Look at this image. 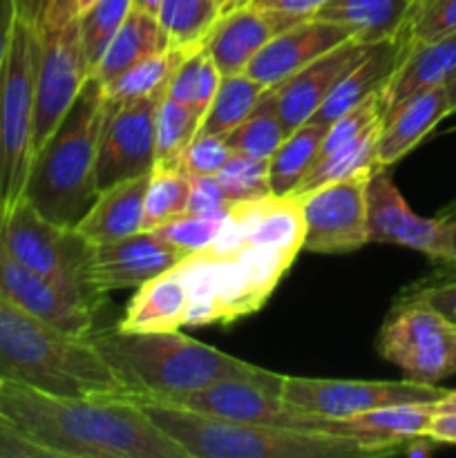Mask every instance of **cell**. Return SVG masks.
Returning a JSON list of instances; mask_svg holds the SVG:
<instances>
[{"label":"cell","mask_w":456,"mask_h":458,"mask_svg":"<svg viewBox=\"0 0 456 458\" xmlns=\"http://www.w3.org/2000/svg\"><path fill=\"white\" fill-rule=\"evenodd\" d=\"M0 414L49 458H188L125 396H63L0 380Z\"/></svg>","instance_id":"1"},{"label":"cell","mask_w":456,"mask_h":458,"mask_svg":"<svg viewBox=\"0 0 456 458\" xmlns=\"http://www.w3.org/2000/svg\"><path fill=\"white\" fill-rule=\"evenodd\" d=\"M88 338L130 394L139 396L173 401L222 380H250L280 389V374L228 356L179 329L137 334L114 327L94 329Z\"/></svg>","instance_id":"2"},{"label":"cell","mask_w":456,"mask_h":458,"mask_svg":"<svg viewBox=\"0 0 456 458\" xmlns=\"http://www.w3.org/2000/svg\"><path fill=\"white\" fill-rule=\"evenodd\" d=\"M0 380L63 396H125L130 389L89 338L72 335L0 295Z\"/></svg>","instance_id":"3"},{"label":"cell","mask_w":456,"mask_h":458,"mask_svg":"<svg viewBox=\"0 0 456 458\" xmlns=\"http://www.w3.org/2000/svg\"><path fill=\"white\" fill-rule=\"evenodd\" d=\"M188 458H362L380 456L358 438L298 432L201 414L159 398L128 394Z\"/></svg>","instance_id":"4"},{"label":"cell","mask_w":456,"mask_h":458,"mask_svg":"<svg viewBox=\"0 0 456 458\" xmlns=\"http://www.w3.org/2000/svg\"><path fill=\"white\" fill-rule=\"evenodd\" d=\"M106 106V88L89 74L58 128L31 159L22 197L63 226H76L98 195L97 155Z\"/></svg>","instance_id":"5"},{"label":"cell","mask_w":456,"mask_h":458,"mask_svg":"<svg viewBox=\"0 0 456 458\" xmlns=\"http://www.w3.org/2000/svg\"><path fill=\"white\" fill-rule=\"evenodd\" d=\"M293 259L241 244L228 253L199 250L177 264L188 289L186 327L228 325L253 316L277 289Z\"/></svg>","instance_id":"6"},{"label":"cell","mask_w":456,"mask_h":458,"mask_svg":"<svg viewBox=\"0 0 456 458\" xmlns=\"http://www.w3.org/2000/svg\"><path fill=\"white\" fill-rule=\"evenodd\" d=\"M13 7L31 18L38 36L31 139V150L36 155L67 114L88 81L89 70L80 43V12L76 0H13Z\"/></svg>","instance_id":"7"},{"label":"cell","mask_w":456,"mask_h":458,"mask_svg":"<svg viewBox=\"0 0 456 458\" xmlns=\"http://www.w3.org/2000/svg\"><path fill=\"white\" fill-rule=\"evenodd\" d=\"M38 36L31 18L16 12L0 70V217L25 195L34 139Z\"/></svg>","instance_id":"8"},{"label":"cell","mask_w":456,"mask_h":458,"mask_svg":"<svg viewBox=\"0 0 456 458\" xmlns=\"http://www.w3.org/2000/svg\"><path fill=\"white\" fill-rule=\"evenodd\" d=\"M0 244L92 311L106 300L92 282V242L76 226H63L40 215L25 197L0 217Z\"/></svg>","instance_id":"9"},{"label":"cell","mask_w":456,"mask_h":458,"mask_svg":"<svg viewBox=\"0 0 456 458\" xmlns=\"http://www.w3.org/2000/svg\"><path fill=\"white\" fill-rule=\"evenodd\" d=\"M376 349L416 383L438 385L456 374V325L407 291L384 318Z\"/></svg>","instance_id":"10"},{"label":"cell","mask_w":456,"mask_h":458,"mask_svg":"<svg viewBox=\"0 0 456 458\" xmlns=\"http://www.w3.org/2000/svg\"><path fill=\"white\" fill-rule=\"evenodd\" d=\"M447 389L416 380H334L282 376L286 403L326 419H351L365 411L401 403H438Z\"/></svg>","instance_id":"11"},{"label":"cell","mask_w":456,"mask_h":458,"mask_svg":"<svg viewBox=\"0 0 456 458\" xmlns=\"http://www.w3.org/2000/svg\"><path fill=\"white\" fill-rule=\"evenodd\" d=\"M164 97L165 89L134 101H107L97 155L98 191L155 170V119Z\"/></svg>","instance_id":"12"},{"label":"cell","mask_w":456,"mask_h":458,"mask_svg":"<svg viewBox=\"0 0 456 458\" xmlns=\"http://www.w3.org/2000/svg\"><path fill=\"white\" fill-rule=\"evenodd\" d=\"M374 173L329 182L300 197L304 215L302 250L342 255L369 244L367 183Z\"/></svg>","instance_id":"13"},{"label":"cell","mask_w":456,"mask_h":458,"mask_svg":"<svg viewBox=\"0 0 456 458\" xmlns=\"http://www.w3.org/2000/svg\"><path fill=\"white\" fill-rule=\"evenodd\" d=\"M369 242L392 244L427 255L432 262L456 268V250L438 217H420L393 183L389 168L376 170L367 183Z\"/></svg>","instance_id":"14"},{"label":"cell","mask_w":456,"mask_h":458,"mask_svg":"<svg viewBox=\"0 0 456 458\" xmlns=\"http://www.w3.org/2000/svg\"><path fill=\"white\" fill-rule=\"evenodd\" d=\"M241 244L273 250L295 262L304 246V215L300 197L266 195L232 204L222 233L208 250L228 253Z\"/></svg>","instance_id":"15"},{"label":"cell","mask_w":456,"mask_h":458,"mask_svg":"<svg viewBox=\"0 0 456 458\" xmlns=\"http://www.w3.org/2000/svg\"><path fill=\"white\" fill-rule=\"evenodd\" d=\"M369 49L371 45L367 43H358L353 38L344 40L280 85L266 89V98L275 107L286 132L291 134L295 128L308 123L344 72L351 70Z\"/></svg>","instance_id":"16"},{"label":"cell","mask_w":456,"mask_h":458,"mask_svg":"<svg viewBox=\"0 0 456 458\" xmlns=\"http://www.w3.org/2000/svg\"><path fill=\"white\" fill-rule=\"evenodd\" d=\"M0 295L72 335L88 338L94 331L97 311L67 295L61 286L45 276L18 262L3 244H0Z\"/></svg>","instance_id":"17"},{"label":"cell","mask_w":456,"mask_h":458,"mask_svg":"<svg viewBox=\"0 0 456 458\" xmlns=\"http://www.w3.org/2000/svg\"><path fill=\"white\" fill-rule=\"evenodd\" d=\"M344 40H351V36L340 25L320 18H307L277 31L250 61L246 74L271 89Z\"/></svg>","instance_id":"18"},{"label":"cell","mask_w":456,"mask_h":458,"mask_svg":"<svg viewBox=\"0 0 456 458\" xmlns=\"http://www.w3.org/2000/svg\"><path fill=\"white\" fill-rule=\"evenodd\" d=\"M186 258L152 231H139L119 242L94 246L92 282L98 293L130 289L168 271Z\"/></svg>","instance_id":"19"},{"label":"cell","mask_w":456,"mask_h":458,"mask_svg":"<svg viewBox=\"0 0 456 458\" xmlns=\"http://www.w3.org/2000/svg\"><path fill=\"white\" fill-rule=\"evenodd\" d=\"M291 27L284 18L262 12L253 4L219 13L215 25L204 36L201 45L217 65L219 74H241L250 65L259 49L277 34Z\"/></svg>","instance_id":"20"},{"label":"cell","mask_w":456,"mask_h":458,"mask_svg":"<svg viewBox=\"0 0 456 458\" xmlns=\"http://www.w3.org/2000/svg\"><path fill=\"white\" fill-rule=\"evenodd\" d=\"M454 74L456 31L401 52V63L383 88V119L416 94L445 88Z\"/></svg>","instance_id":"21"},{"label":"cell","mask_w":456,"mask_h":458,"mask_svg":"<svg viewBox=\"0 0 456 458\" xmlns=\"http://www.w3.org/2000/svg\"><path fill=\"white\" fill-rule=\"evenodd\" d=\"M148 179L150 174L123 179L98 191L94 204L76 224L80 235L94 246H101L143 231V201H146Z\"/></svg>","instance_id":"22"},{"label":"cell","mask_w":456,"mask_h":458,"mask_svg":"<svg viewBox=\"0 0 456 458\" xmlns=\"http://www.w3.org/2000/svg\"><path fill=\"white\" fill-rule=\"evenodd\" d=\"M188 289L177 264L159 276L150 277L137 286V293L125 307L123 318L119 320L121 331H177L186 327L188 318Z\"/></svg>","instance_id":"23"},{"label":"cell","mask_w":456,"mask_h":458,"mask_svg":"<svg viewBox=\"0 0 456 458\" xmlns=\"http://www.w3.org/2000/svg\"><path fill=\"white\" fill-rule=\"evenodd\" d=\"M445 116H450L445 88L425 89L384 116L376 152L378 168H392L410 155Z\"/></svg>","instance_id":"24"},{"label":"cell","mask_w":456,"mask_h":458,"mask_svg":"<svg viewBox=\"0 0 456 458\" xmlns=\"http://www.w3.org/2000/svg\"><path fill=\"white\" fill-rule=\"evenodd\" d=\"M398 63H401V43H398V38L371 45L369 52L351 70L344 72L342 79L335 83L329 97L322 101V106L317 107L311 121L322 125L334 123L344 112H349L358 103L365 101L367 97L383 89L389 76L398 67Z\"/></svg>","instance_id":"25"},{"label":"cell","mask_w":456,"mask_h":458,"mask_svg":"<svg viewBox=\"0 0 456 458\" xmlns=\"http://www.w3.org/2000/svg\"><path fill=\"white\" fill-rule=\"evenodd\" d=\"M410 16V0H329L313 18L334 22L358 43H383L401 34Z\"/></svg>","instance_id":"26"},{"label":"cell","mask_w":456,"mask_h":458,"mask_svg":"<svg viewBox=\"0 0 456 458\" xmlns=\"http://www.w3.org/2000/svg\"><path fill=\"white\" fill-rule=\"evenodd\" d=\"M168 47H173V45H170V38L161 27L159 18L132 7L112 43L107 45L98 65L94 67L92 76L101 81L103 85H107L116 76L123 74L125 70L137 65L139 61L152 56V54L165 52Z\"/></svg>","instance_id":"27"},{"label":"cell","mask_w":456,"mask_h":458,"mask_svg":"<svg viewBox=\"0 0 456 458\" xmlns=\"http://www.w3.org/2000/svg\"><path fill=\"white\" fill-rule=\"evenodd\" d=\"M380 130H383V119L376 121L365 132L349 139L347 143H342L335 150L317 157L316 164L311 165L307 177L302 179V183L295 188V192L291 197H302L329 182H338V179L353 177V174L376 173V170H380L378 161H376Z\"/></svg>","instance_id":"28"},{"label":"cell","mask_w":456,"mask_h":458,"mask_svg":"<svg viewBox=\"0 0 456 458\" xmlns=\"http://www.w3.org/2000/svg\"><path fill=\"white\" fill-rule=\"evenodd\" d=\"M326 125L308 121V123L295 128L289 137L282 141L275 155L268 159V182H271V195L289 197L295 188L302 183L311 165L320 155L322 141H325Z\"/></svg>","instance_id":"29"},{"label":"cell","mask_w":456,"mask_h":458,"mask_svg":"<svg viewBox=\"0 0 456 458\" xmlns=\"http://www.w3.org/2000/svg\"><path fill=\"white\" fill-rule=\"evenodd\" d=\"M264 94H266V88L255 79H250L246 72L222 76L217 94H215L208 110L201 116L199 134L226 137L228 132H232L258 107Z\"/></svg>","instance_id":"30"},{"label":"cell","mask_w":456,"mask_h":458,"mask_svg":"<svg viewBox=\"0 0 456 458\" xmlns=\"http://www.w3.org/2000/svg\"><path fill=\"white\" fill-rule=\"evenodd\" d=\"M190 177L179 165H155L143 201V231H155L186 213Z\"/></svg>","instance_id":"31"},{"label":"cell","mask_w":456,"mask_h":458,"mask_svg":"<svg viewBox=\"0 0 456 458\" xmlns=\"http://www.w3.org/2000/svg\"><path fill=\"white\" fill-rule=\"evenodd\" d=\"M183 52L186 47H168L165 52L152 54V56L139 61L137 65L116 76L112 83L103 85L107 101H134V98L148 97V94L164 92Z\"/></svg>","instance_id":"32"},{"label":"cell","mask_w":456,"mask_h":458,"mask_svg":"<svg viewBox=\"0 0 456 458\" xmlns=\"http://www.w3.org/2000/svg\"><path fill=\"white\" fill-rule=\"evenodd\" d=\"M289 137L284 123L277 116L275 107L264 94L262 101L258 103L253 112L237 125L232 132H228L226 143L237 155L253 157V159H271L282 146V141Z\"/></svg>","instance_id":"33"},{"label":"cell","mask_w":456,"mask_h":458,"mask_svg":"<svg viewBox=\"0 0 456 458\" xmlns=\"http://www.w3.org/2000/svg\"><path fill=\"white\" fill-rule=\"evenodd\" d=\"M201 114L186 103L164 97L155 119L156 165H177L188 143L199 132Z\"/></svg>","instance_id":"34"},{"label":"cell","mask_w":456,"mask_h":458,"mask_svg":"<svg viewBox=\"0 0 456 458\" xmlns=\"http://www.w3.org/2000/svg\"><path fill=\"white\" fill-rule=\"evenodd\" d=\"M156 18L173 47H188L204 40L219 18V4L215 0H161Z\"/></svg>","instance_id":"35"},{"label":"cell","mask_w":456,"mask_h":458,"mask_svg":"<svg viewBox=\"0 0 456 458\" xmlns=\"http://www.w3.org/2000/svg\"><path fill=\"white\" fill-rule=\"evenodd\" d=\"M130 9L132 0H97L85 12H80V43H83V56L89 74L98 65L119 27L123 25Z\"/></svg>","instance_id":"36"},{"label":"cell","mask_w":456,"mask_h":458,"mask_svg":"<svg viewBox=\"0 0 456 458\" xmlns=\"http://www.w3.org/2000/svg\"><path fill=\"white\" fill-rule=\"evenodd\" d=\"M217 179L232 204L271 195L266 159H253V157L232 152L231 159L217 173Z\"/></svg>","instance_id":"37"},{"label":"cell","mask_w":456,"mask_h":458,"mask_svg":"<svg viewBox=\"0 0 456 458\" xmlns=\"http://www.w3.org/2000/svg\"><path fill=\"white\" fill-rule=\"evenodd\" d=\"M452 31H456V0H427L411 13L396 38L401 43V52H407Z\"/></svg>","instance_id":"38"},{"label":"cell","mask_w":456,"mask_h":458,"mask_svg":"<svg viewBox=\"0 0 456 458\" xmlns=\"http://www.w3.org/2000/svg\"><path fill=\"white\" fill-rule=\"evenodd\" d=\"M224 222H226V217H201V215L183 213L174 217L173 222L155 228L152 233L159 235L165 244L190 255L208 249L222 233Z\"/></svg>","instance_id":"39"},{"label":"cell","mask_w":456,"mask_h":458,"mask_svg":"<svg viewBox=\"0 0 456 458\" xmlns=\"http://www.w3.org/2000/svg\"><path fill=\"white\" fill-rule=\"evenodd\" d=\"M231 155L232 150L224 137L197 132V137L188 143V148L179 157L177 165L188 177H210L222 170Z\"/></svg>","instance_id":"40"},{"label":"cell","mask_w":456,"mask_h":458,"mask_svg":"<svg viewBox=\"0 0 456 458\" xmlns=\"http://www.w3.org/2000/svg\"><path fill=\"white\" fill-rule=\"evenodd\" d=\"M232 208V201L224 192L217 174L210 177H190V195H188L186 213L201 217H226Z\"/></svg>","instance_id":"41"},{"label":"cell","mask_w":456,"mask_h":458,"mask_svg":"<svg viewBox=\"0 0 456 458\" xmlns=\"http://www.w3.org/2000/svg\"><path fill=\"white\" fill-rule=\"evenodd\" d=\"M456 273V268H450ZM407 293L416 295L418 300L436 309L441 316L456 325V276H441L436 280L420 282V284L407 289Z\"/></svg>","instance_id":"42"},{"label":"cell","mask_w":456,"mask_h":458,"mask_svg":"<svg viewBox=\"0 0 456 458\" xmlns=\"http://www.w3.org/2000/svg\"><path fill=\"white\" fill-rule=\"evenodd\" d=\"M326 3L329 0H250L249 4L262 9V12L275 13V16L284 18L289 25H295V22L316 16Z\"/></svg>","instance_id":"43"},{"label":"cell","mask_w":456,"mask_h":458,"mask_svg":"<svg viewBox=\"0 0 456 458\" xmlns=\"http://www.w3.org/2000/svg\"><path fill=\"white\" fill-rule=\"evenodd\" d=\"M0 458H49L0 414Z\"/></svg>","instance_id":"44"},{"label":"cell","mask_w":456,"mask_h":458,"mask_svg":"<svg viewBox=\"0 0 456 458\" xmlns=\"http://www.w3.org/2000/svg\"><path fill=\"white\" fill-rule=\"evenodd\" d=\"M425 438L443 445H456V414L454 411H436L432 423L425 429Z\"/></svg>","instance_id":"45"},{"label":"cell","mask_w":456,"mask_h":458,"mask_svg":"<svg viewBox=\"0 0 456 458\" xmlns=\"http://www.w3.org/2000/svg\"><path fill=\"white\" fill-rule=\"evenodd\" d=\"M13 16H16L13 0H0V70H3L4 56H7L9 38H12L13 30Z\"/></svg>","instance_id":"46"},{"label":"cell","mask_w":456,"mask_h":458,"mask_svg":"<svg viewBox=\"0 0 456 458\" xmlns=\"http://www.w3.org/2000/svg\"><path fill=\"white\" fill-rule=\"evenodd\" d=\"M436 217L441 219V224L445 226L447 235H450V240H452V246H454V250H456V199L452 201V204H447L445 208L436 215Z\"/></svg>","instance_id":"47"},{"label":"cell","mask_w":456,"mask_h":458,"mask_svg":"<svg viewBox=\"0 0 456 458\" xmlns=\"http://www.w3.org/2000/svg\"><path fill=\"white\" fill-rule=\"evenodd\" d=\"M132 7L156 16V13H159V7H161V0H132Z\"/></svg>","instance_id":"48"},{"label":"cell","mask_w":456,"mask_h":458,"mask_svg":"<svg viewBox=\"0 0 456 458\" xmlns=\"http://www.w3.org/2000/svg\"><path fill=\"white\" fill-rule=\"evenodd\" d=\"M447 92V106H450V114H456V74L452 76L450 83L445 85Z\"/></svg>","instance_id":"49"},{"label":"cell","mask_w":456,"mask_h":458,"mask_svg":"<svg viewBox=\"0 0 456 458\" xmlns=\"http://www.w3.org/2000/svg\"><path fill=\"white\" fill-rule=\"evenodd\" d=\"M250 0H231V3L226 4V9H224L222 13H226V12H231V9H237V7H244V4H249Z\"/></svg>","instance_id":"50"},{"label":"cell","mask_w":456,"mask_h":458,"mask_svg":"<svg viewBox=\"0 0 456 458\" xmlns=\"http://www.w3.org/2000/svg\"><path fill=\"white\" fill-rule=\"evenodd\" d=\"M425 3H427V0H410V16L420 7V4H425ZM410 16H407V21H410Z\"/></svg>","instance_id":"51"},{"label":"cell","mask_w":456,"mask_h":458,"mask_svg":"<svg viewBox=\"0 0 456 458\" xmlns=\"http://www.w3.org/2000/svg\"><path fill=\"white\" fill-rule=\"evenodd\" d=\"M92 3H97V0H76V4H79V12H85V9H88Z\"/></svg>","instance_id":"52"},{"label":"cell","mask_w":456,"mask_h":458,"mask_svg":"<svg viewBox=\"0 0 456 458\" xmlns=\"http://www.w3.org/2000/svg\"><path fill=\"white\" fill-rule=\"evenodd\" d=\"M215 3H217V4H219V13H222V12H224V9H226V4H228V3H231V0H215Z\"/></svg>","instance_id":"53"}]
</instances>
